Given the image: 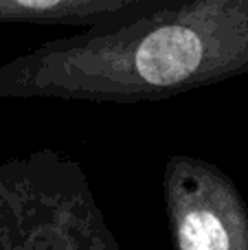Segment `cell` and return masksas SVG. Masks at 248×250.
I'll return each instance as SVG.
<instances>
[{"instance_id": "obj_2", "label": "cell", "mask_w": 248, "mask_h": 250, "mask_svg": "<svg viewBox=\"0 0 248 250\" xmlns=\"http://www.w3.org/2000/svg\"><path fill=\"white\" fill-rule=\"evenodd\" d=\"M0 250H123L75 158L38 149L0 163Z\"/></svg>"}, {"instance_id": "obj_3", "label": "cell", "mask_w": 248, "mask_h": 250, "mask_svg": "<svg viewBox=\"0 0 248 250\" xmlns=\"http://www.w3.org/2000/svg\"><path fill=\"white\" fill-rule=\"evenodd\" d=\"M163 198L176 250H248V208L220 167L174 154L163 169Z\"/></svg>"}, {"instance_id": "obj_4", "label": "cell", "mask_w": 248, "mask_h": 250, "mask_svg": "<svg viewBox=\"0 0 248 250\" xmlns=\"http://www.w3.org/2000/svg\"><path fill=\"white\" fill-rule=\"evenodd\" d=\"M136 0H0V22L86 29Z\"/></svg>"}, {"instance_id": "obj_1", "label": "cell", "mask_w": 248, "mask_h": 250, "mask_svg": "<svg viewBox=\"0 0 248 250\" xmlns=\"http://www.w3.org/2000/svg\"><path fill=\"white\" fill-rule=\"evenodd\" d=\"M248 73V0H136L0 64V99L149 104Z\"/></svg>"}]
</instances>
